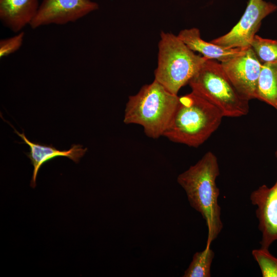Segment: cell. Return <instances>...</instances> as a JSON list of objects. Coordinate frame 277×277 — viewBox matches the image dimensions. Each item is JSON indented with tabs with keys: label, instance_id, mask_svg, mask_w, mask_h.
<instances>
[{
	"label": "cell",
	"instance_id": "cell-1",
	"mask_svg": "<svg viewBox=\"0 0 277 277\" xmlns=\"http://www.w3.org/2000/svg\"><path fill=\"white\" fill-rule=\"evenodd\" d=\"M219 175L217 157L208 151L177 178L190 206L202 215L206 222L208 229L206 246L208 247L217 238L223 227L221 208L218 203L220 189L216 184Z\"/></svg>",
	"mask_w": 277,
	"mask_h": 277
},
{
	"label": "cell",
	"instance_id": "cell-2",
	"mask_svg": "<svg viewBox=\"0 0 277 277\" xmlns=\"http://www.w3.org/2000/svg\"><path fill=\"white\" fill-rule=\"evenodd\" d=\"M223 117L218 108L191 91L179 96L163 136L175 143L198 147L216 130Z\"/></svg>",
	"mask_w": 277,
	"mask_h": 277
},
{
	"label": "cell",
	"instance_id": "cell-3",
	"mask_svg": "<svg viewBox=\"0 0 277 277\" xmlns=\"http://www.w3.org/2000/svg\"><path fill=\"white\" fill-rule=\"evenodd\" d=\"M179 101V96L169 92L156 80L144 85L126 105L124 122L137 124L152 138L163 136Z\"/></svg>",
	"mask_w": 277,
	"mask_h": 277
},
{
	"label": "cell",
	"instance_id": "cell-4",
	"mask_svg": "<svg viewBox=\"0 0 277 277\" xmlns=\"http://www.w3.org/2000/svg\"><path fill=\"white\" fill-rule=\"evenodd\" d=\"M207 60L195 54L177 35L162 31L154 80L169 92L177 95Z\"/></svg>",
	"mask_w": 277,
	"mask_h": 277
},
{
	"label": "cell",
	"instance_id": "cell-5",
	"mask_svg": "<svg viewBox=\"0 0 277 277\" xmlns=\"http://www.w3.org/2000/svg\"><path fill=\"white\" fill-rule=\"evenodd\" d=\"M192 92L209 102L224 117H239L249 111V100L235 88L221 63L208 59L188 83Z\"/></svg>",
	"mask_w": 277,
	"mask_h": 277
},
{
	"label": "cell",
	"instance_id": "cell-6",
	"mask_svg": "<svg viewBox=\"0 0 277 277\" xmlns=\"http://www.w3.org/2000/svg\"><path fill=\"white\" fill-rule=\"evenodd\" d=\"M277 10V6L263 0H248L238 23L226 34L211 42L227 48L246 49L259 30L262 20Z\"/></svg>",
	"mask_w": 277,
	"mask_h": 277
},
{
	"label": "cell",
	"instance_id": "cell-7",
	"mask_svg": "<svg viewBox=\"0 0 277 277\" xmlns=\"http://www.w3.org/2000/svg\"><path fill=\"white\" fill-rule=\"evenodd\" d=\"M91 0H43L30 25L32 29L74 22L98 9Z\"/></svg>",
	"mask_w": 277,
	"mask_h": 277
},
{
	"label": "cell",
	"instance_id": "cell-8",
	"mask_svg": "<svg viewBox=\"0 0 277 277\" xmlns=\"http://www.w3.org/2000/svg\"><path fill=\"white\" fill-rule=\"evenodd\" d=\"M221 66L237 90L248 100L255 98L262 64L250 47Z\"/></svg>",
	"mask_w": 277,
	"mask_h": 277
},
{
	"label": "cell",
	"instance_id": "cell-9",
	"mask_svg": "<svg viewBox=\"0 0 277 277\" xmlns=\"http://www.w3.org/2000/svg\"><path fill=\"white\" fill-rule=\"evenodd\" d=\"M275 156L277 160V146ZM250 200L256 207L255 215L261 233V248L269 249L277 241V179L270 187L264 184L253 190Z\"/></svg>",
	"mask_w": 277,
	"mask_h": 277
},
{
	"label": "cell",
	"instance_id": "cell-10",
	"mask_svg": "<svg viewBox=\"0 0 277 277\" xmlns=\"http://www.w3.org/2000/svg\"><path fill=\"white\" fill-rule=\"evenodd\" d=\"M11 125V124H10ZM12 127L13 126L11 125ZM14 132L21 137L23 143L28 145L30 151L26 153L31 161L33 167L32 176L30 182V186L35 188L36 179L39 169L42 165L46 162L57 156H65L78 163L86 151L87 148H83L81 145L73 144L67 150H60L54 147L52 145H41L29 141L25 135L24 132L20 133L13 128Z\"/></svg>",
	"mask_w": 277,
	"mask_h": 277
},
{
	"label": "cell",
	"instance_id": "cell-11",
	"mask_svg": "<svg viewBox=\"0 0 277 277\" xmlns=\"http://www.w3.org/2000/svg\"><path fill=\"white\" fill-rule=\"evenodd\" d=\"M38 0H0V19L15 33L29 25L38 11Z\"/></svg>",
	"mask_w": 277,
	"mask_h": 277
},
{
	"label": "cell",
	"instance_id": "cell-12",
	"mask_svg": "<svg viewBox=\"0 0 277 277\" xmlns=\"http://www.w3.org/2000/svg\"><path fill=\"white\" fill-rule=\"evenodd\" d=\"M178 37L193 51L200 53L208 59L225 62L240 54L245 49L239 48H227L212 42L203 40L196 28L181 30Z\"/></svg>",
	"mask_w": 277,
	"mask_h": 277
},
{
	"label": "cell",
	"instance_id": "cell-13",
	"mask_svg": "<svg viewBox=\"0 0 277 277\" xmlns=\"http://www.w3.org/2000/svg\"><path fill=\"white\" fill-rule=\"evenodd\" d=\"M255 98L266 103L277 111V62L262 65Z\"/></svg>",
	"mask_w": 277,
	"mask_h": 277
},
{
	"label": "cell",
	"instance_id": "cell-14",
	"mask_svg": "<svg viewBox=\"0 0 277 277\" xmlns=\"http://www.w3.org/2000/svg\"><path fill=\"white\" fill-rule=\"evenodd\" d=\"M214 257V252L210 246H206L203 251L195 252L183 276L210 277L211 266Z\"/></svg>",
	"mask_w": 277,
	"mask_h": 277
},
{
	"label": "cell",
	"instance_id": "cell-15",
	"mask_svg": "<svg viewBox=\"0 0 277 277\" xmlns=\"http://www.w3.org/2000/svg\"><path fill=\"white\" fill-rule=\"evenodd\" d=\"M250 47L262 64L277 62V40L265 38L255 34Z\"/></svg>",
	"mask_w": 277,
	"mask_h": 277
},
{
	"label": "cell",
	"instance_id": "cell-16",
	"mask_svg": "<svg viewBox=\"0 0 277 277\" xmlns=\"http://www.w3.org/2000/svg\"><path fill=\"white\" fill-rule=\"evenodd\" d=\"M252 255L259 266L263 277H277V258L269 252V249H253Z\"/></svg>",
	"mask_w": 277,
	"mask_h": 277
},
{
	"label": "cell",
	"instance_id": "cell-17",
	"mask_svg": "<svg viewBox=\"0 0 277 277\" xmlns=\"http://www.w3.org/2000/svg\"><path fill=\"white\" fill-rule=\"evenodd\" d=\"M25 33L22 31L12 37L0 41V57L3 58L17 51L22 46Z\"/></svg>",
	"mask_w": 277,
	"mask_h": 277
}]
</instances>
